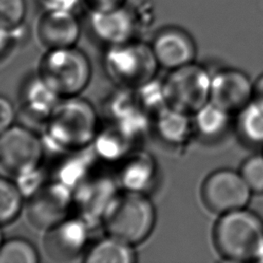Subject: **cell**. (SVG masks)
<instances>
[{
  "mask_svg": "<svg viewBox=\"0 0 263 263\" xmlns=\"http://www.w3.org/2000/svg\"><path fill=\"white\" fill-rule=\"evenodd\" d=\"M95 107L79 96L63 98L44 124L43 144L58 151L88 148L99 133Z\"/></svg>",
  "mask_w": 263,
  "mask_h": 263,
  "instance_id": "1",
  "label": "cell"
},
{
  "mask_svg": "<svg viewBox=\"0 0 263 263\" xmlns=\"http://www.w3.org/2000/svg\"><path fill=\"white\" fill-rule=\"evenodd\" d=\"M214 242L230 261L258 260L263 253V220L247 208L222 214L214 227Z\"/></svg>",
  "mask_w": 263,
  "mask_h": 263,
  "instance_id": "2",
  "label": "cell"
},
{
  "mask_svg": "<svg viewBox=\"0 0 263 263\" xmlns=\"http://www.w3.org/2000/svg\"><path fill=\"white\" fill-rule=\"evenodd\" d=\"M102 223L107 234L136 247L151 235L156 210L147 193L122 190L112 200Z\"/></svg>",
  "mask_w": 263,
  "mask_h": 263,
  "instance_id": "3",
  "label": "cell"
},
{
  "mask_svg": "<svg viewBox=\"0 0 263 263\" xmlns=\"http://www.w3.org/2000/svg\"><path fill=\"white\" fill-rule=\"evenodd\" d=\"M37 75L62 99L79 96L89 84L91 64L75 46L46 49Z\"/></svg>",
  "mask_w": 263,
  "mask_h": 263,
  "instance_id": "4",
  "label": "cell"
},
{
  "mask_svg": "<svg viewBox=\"0 0 263 263\" xmlns=\"http://www.w3.org/2000/svg\"><path fill=\"white\" fill-rule=\"evenodd\" d=\"M104 67L109 78L121 88L136 89L156 77L159 65L150 43L136 38L107 46Z\"/></svg>",
  "mask_w": 263,
  "mask_h": 263,
  "instance_id": "5",
  "label": "cell"
},
{
  "mask_svg": "<svg viewBox=\"0 0 263 263\" xmlns=\"http://www.w3.org/2000/svg\"><path fill=\"white\" fill-rule=\"evenodd\" d=\"M212 75L195 62L171 70L163 79L167 106L193 115L210 102Z\"/></svg>",
  "mask_w": 263,
  "mask_h": 263,
  "instance_id": "6",
  "label": "cell"
},
{
  "mask_svg": "<svg viewBox=\"0 0 263 263\" xmlns=\"http://www.w3.org/2000/svg\"><path fill=\"white\" fill-rule=\"evenodd\" d=\"M44 144L30 127L13 124L0 135V166L14 177L40 166Z\"/></svg>",
  "mask_w": 263,
  "mask_h": 263,
  "instance_id": "7",
  "label": "cell"
},
{
  "mask_svg": "<svg viewBox=\"0 0 263 263\" xmlns=\"http://www.w3.org/2000/svg\"><path fill=\"white\" fill-rule=\"evenodd\" d=\"M74 208V192L53 180L27 198L25 213L28 222L39 231H45L70 216Z\"/></svg>",
  "mask_w": 263,
  "mask_h": 263,
  "instance_id": "8",
  "label": "cell"
},
{
  "mask_svg": "<svg viewBox=\"0 0 263 263\" xmlns=\"http://www.w3.org/2000/svg\"><path fill=\"white\" fill-rule=\"evenodd\" d=\"M252 194L241 174L231 168L211 173L201 186L205 206L219 215L247 208Z\"/></svg>",
  "mask_w": 263,
  "mask_h": 263,
  "instance_id": "9",
  "label": "cell"
},
{
  "mask_svg": "<svg viewBox=\"0 0 263 263\" xmlns=\"http://www.w3.org/2000/svg\"><path fill=\"white\" fill-rule=\"evenodd\" d=\"M90 226L79 216H69L43 231L42 250L52 262H71L87 250Z\"/></svg>",
  "mask_w": 263,
  "mask_h": 263,
  "instance_id": "10",
  "label": "cell"
},
{
  "mask_svg": "<svg viewBox=\"0 0 263 263\" xmlns=\"http://www.w3.org/2000/svg\"><path fill=\"white\" fill-rule=\"evenodd\" d=\"M254 99V82L241 70L224 68L212 75L210 102L238 113Z\"/></svg>",
  "mask_w": 263,
  "mask_h": 263,
  "instance_id": "11",
  "label": "cell"
},
{
  "mask_svg": "<svg viewBox=\"0 0 263 263\" xmlns=\"http://www.w3.org/2000/svg\"><path fill=\"white\" fill-rule=\"evenodd\" d=\"M150 45L159 67L168 71L191 64L195 60L196 46L193 38L178 27L159 30Z\"/></svg>",
  "mask_w": 263,
  "mask_h": 263,
  "instance_id": "12",
  "label": "cell"
},
{
  "mask_svg": "<svg viewBox=\"0 0 263 263\" xmlns=\"http://www.w3.org/2000/svg\"><path fill=\"white\" fill-rule=\"evenodd\" d=\"M118 183L109 178H88L74 189V205L79 214L77 216L90 222H103V218L118 194Z\"/></svg>",
  "mask_w": 263,
  "mask_h": 263,
  "instance_id": "13",
  "label": "cell"
},
{
  "mask_svg": "<svg viewBox=\"0 0 263 263\" xmlns=\"http://www.w3.org/2000/svg\"><path fill=\"white\" fill-rule=\"evenodd\" d=\"M139 26L137 14L126 6L106 12H89L91 33L107 46L136 39Z\"/></svg>",
  "mask_w": 263,
  "mask_h": 263,
  "instance_id": "14",
  "label": "cell"
},
{
  "mask_svg": "<svg viewBox=\"0 0 263 263\" xmlns=\"http://www.w3.org/2000/svg\"><path fill=\"white\" fill-rule=\"evenodd\" d=\"M36 33L46 49L63 48L75 46L81 27L73 11L44 9L37 23Z\"/></svg>",
  "mask_w": 263,
  "mask_h": 263,
  "instance_id": "15",
  "label": "cell"
},
{
  "mask_svg": "<svg viewBox=\"0 0 263 263\" xmlns=\"http://www.w3.org/2000/svg\"><path fill=\"white\" fill-rule=\"evenodd\" d=\"M117 175L118 186L125 191L147 193L157 176V163L147 151H133L122 161Z\"/></svg>",
  "mask_w": 263,
  "mask_h": 263,
  "instance_id": "16",
  "label": "cell"
},
{
  "mask_svg": "<svg viewBox=\"0 0 263 263\" xmlns=\"http://www.w3.org/2000/svg\"><path fill=\"white\" fill-rule=\"evenodd\" d=\"M61 99L38 75H35L26 81L21 91V109L30 119L45 124Z\"/></svg>",
  "mask_w": 263,
  "mask_h": 263,
  "instance_id": "17",
  "label": "cell"
},
{
  "mask_svg": "<svg viewBox=\"0 0 263 263\" xmlns=\"http://www.w3.org/2000/svg\"><path fill=\"white\" fill-rule=\"evenodd\" d=\"M152 127L162 142L172 146L183 145L194 130L192 115L170 106L154 115Z\"/></svg>",
  "mask_w": 263,
  "mask_h": 263,
  "instance_id": "18",
  "label": "cell"
},
{
  "mask_svg": "<svg viewBox=\"0 0 263 263\" xmlns=\"http://www.w3.org/2000/svg\"><path fill=\"white\" fill-rule=\"evenodd\" d=\"M81 260L85 263H134L137 253L135 246L107 234L88 247Z\"/></svg>",
  "mask_w": 263,
  "mask_h": 263,
  "instance_id": "19",
  "label": "cell"
},
{
  "mask_svg": "<svg viewBox=\"0 0 263 263\" xmlns=\"http://www.w3.org/2000/svg\"><path fill=\"white\" fill-rule=\"evenodd\" d=\"M133 140L112 124L100 129L90 147L97 158L108 162L122 161L130 152Z\"/></svg>",
  "mask_w": 263,
  "mask_h": 263,
  "instance_id": "20",
  "label": "cell"
},
{
  "mask_svg": "<svg viewBox=\"0 0 263 263\" xmlns=\"http://www.w3.org/2000/svg\"><path fill=\"white\" fill-rule=\"evenodd\" d=\"M231 113L209 102L193 115L194 129L205 139L221 137L229 127Z\"/></svg>",
  "mask_w": 263,
  "mask_h": 263,
  "instance_id": "21",
  "label": "cell"
},
{
  "mask_svg": "<svg viewBox=\"0 0 263 263\" xmlns=\"http://www.w3.org/2000/svg\"><path fill=\"white\" fill-rule=\"evenodd\" d=\"M237 132L252 145H263V101L253 99L237 113Z\"/></svg>",
  "mask_w": 263,
  "mask_h": 263,
  "instance_id": "22",
  "label": "cell"
},
{
  "mask_svg": "<svg viewBox=\"0 0 263 263\" xmlns=\"http://www.w3.org/2000/svg\"><path fill=\"white\" fill-rule=\"evenodd\" d=\"M85 149L72 151L73 154L61 163L55 173L54 180L68 186L73 191L89 178L90 156L93 155V151L91 149V154H87Z\"/></svg>",
  "mask_w": 263,
  "mask_h": 263,
  "instance_id": "23",
  "label": "cell"
},
{
  "mask_svg": "<svg viewBox=\"0 0 263 263\" xmlns=\"http://www.w3.org/2000/svg\"><path fill=\"white\" fill-rule=\"evenodd\" d=\"M25 197L16 183L0 176V225L13 222L25 208Z\"/></svg>",
  "mask_w": 263,
  "mask_h": 263,
  "instance_id": "24",
  "label": "cell"
},
{
  "mask_svg": "<svg viewBox=\"0 0 263 263\" xmlns=\"http://www.w3.org/2000/svg\"><path fill=\"white\" fill-rule=\"evenodd\" d=\"M35 246L23 237H10L0 246V263H38Z\"/></svg>",
  "mask_w": 263,
  "mask_h": 263,
  "instance_id": "25",
  "label": "cell"
},
{
  "mask_svg": "<svg viewBox=\"0 0 263 263\" xmlns=\"http://www.w3.org/2000/svg\"><path fill=\"white\" fill-rule=\"evenodd\" d=\"M139 106L153 116L167 106L163 79L154 77L148 82L134 89Z\"/></svg>",
  "mask_w": 263,
  "mask_h": 263,
  "instance_id": "26",
  "label": "cell"
},
{
  "mask_svg": "<svg viewBox=\"0 0 263 263\" xmlns=\"http://www.w3.org/2000/svg\"><path fill=\"white\" fill-rule=\"evenodd\" d=\"M239 173L253 193H263V154L248 157L241 164Z\"/></svg>",
  "mask_w": 263,
  "mask_h": 263,
  "instance_id": "27",
  "label": "cell"
},
{
  "mask_svg": "<svg viewBox=\"0 0 263 263\" xmlns=\"http://www.w3.org/2000/svg\"><path fill=\"white\" fill-rule=\"evenodd\" d=\"M26 13V0H0V25L14 30L23 26Z\"/></svg>",
  "mask_w": 263,
  "mask_h": 263,
  "instance_id": "28",
  "label": "cell"
},
{
  "mask_svg": "<svg viewBox=\"0 0 263 263\" xmlns=\"http://www.w3.org/2000/svg\"><path fill=\"white\" fill-rule=\"evenodd\" d=\"M14 182L23 193L25 199L30 197L46 183L44 181V176L40 170V166L15 176Z\"/></svg>",
  "mask_w": 263,
  "mask_h": 263,
  "instance_id": "29",
  "label": "cell"
},
{
  "mask_svg": "<svg viewBox=\"0 0 263 263\" xmlns=\"http://www.w3.org/2000/svg\"><path fill=\"white\" fill-rule=\"evenodd\" d=\"M16 109L12 102L0 95V135L15 124Z\"/></svg>",
  "mask_w": 263,
  "mask_h": 263,
  "instance_id": "30",
  "label": "cell"
},
{
  "mask_svg": "<svg viewBox=\"0 0 263 263\" xmlns=\"http://www.w3.org/2000/svg\"><path fill=\"white\" fill-rule=\"evenodd\" d=\"M89 12H106L125 6L126 0H82Z\"/></svg>",
  "mask_w": 263,
  "mask_h": 263,
  "instance_id": "31",
  "label": "cell"
},
{
  "mask_svg": "<svg viewBox=\"0 0 263 263\" xmlns=\"http://www.w3.org/2000/svg\"><path fill=\"white\" fill-rule=\"evenodd\" d=\"M47 10H65L73 11L82 0H40Z\"/></svg>",
  "mask_w": 263,
  "mask_h": 263,
  "instance_id": "32",
  "label": "cell"
},
{
  "mask_svg": "<svg viewBox=\"0 0 263 263\" xmlns=\"http://www.w3.org/2000/svg\"><path fill=\"white\" fill-rule=\"evenodd\" d=\"M15 29L10 30L0 25V57L8 50L9 46L15 40Z\"/></svg>",
  "mask_w": 263,
  "mask_h": 263,
  "instance_id": "33",
  "label": "cell"
},
{
  "mask_svg": "<svg viewBox=\"0 0 263 263\" xmlns=\"http://www.w3.org/2000/svg\"><path fill=\"white\" fill-rule=\"evenodd\" d=\"M254 99L263 101V74L254 82Z\"/></svg>",
  "mask_w": 263,
  "mask_h": 263,
  "instance_id": "34",
  "label": "cell"
},
{
  "mask_svg": "<svg viewBox=\"0 0 263 263\" xmlns=\"http://www.w3.org/2000/svg\"><path fill=\"white\" fill-rule=\"evenodd\" d=\"M3 233H2V230H1V225H0V246H1V243L3 242Z\"/></svg>",
  "mask_w": 263,
  "mask_h": 263,
  "instance_id": "35",
  "label": "cell"
}]
</instances>
